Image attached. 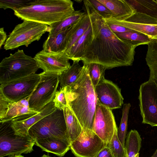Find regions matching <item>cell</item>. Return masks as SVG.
Listing matches in <instances>:
<instances>
[{
    "instance_id": "cell-1",
    "label": "cell",
    "mask_w": 157,
    "mask_h": 157,
    "mask_svg": "<svg viewBox=\"0 0 157 157\" xmlns=\"http://www.w3.org/2000/svg\"><path fill=\"white\" fill-rule=\"evenodd\" d=\"M88 15L92 33L91 41L85 49L81 60L83 64L97 63L106 69L132 66L136 47L119 38L93 7L89 0L83 1Z\"/></svg>"
},
{
    "instance_id": "cell-2",
    "label": "cell",
    "mask_w": 157,
    "mask_h": 157,
    "mask_svg": "<svg viewBox=\"0 0 157 157\" xmlns=\"http://www.w3.org/2000/svg\"><path fill=\"white\" fill-rule=\"evenodd\" d=\"M66 97L68 106L82 128L92 130L98 101L87 64H83L76 81L66 87Z\"/></svg>"
},
{
    "instance_id": "cell-3",
    "label": "cell",
    "mask_w": 157,
    "mask_h": 157,
    "mask_svg": "<svg viewBox=\"0 0 157 157\" xmlns=\"http://www.w3.org/2000/svg\"><path fill=\"white\" fill-rule=\"evenodd\" d=\"M71 0H35L31 5L14 11L21 20L51 26L70 15L75 11Z\"/></svg>"
},
{
    "instance_id": "cell-4",
    "label": "cell",
    "mask_w": 157,
    "mask_h": 157,
    "mask_svg": "<svg viewBox=\"0 0 157 157\" xmlns=\"http://www.w3.org/2000/svg\"><path fill=\"white\" fill-rule=\"evenodd\" d=\"M39 69L34 58L25 54L23 50H18L1 62L0 85L35 74Z\"/></svg>"
},
{
    "instance_id": "cell-5",
    "label": "cell",
    "mask_w": 157,
    "mask_h": 157,
    "mask_svg": "<svg viewBox=\"0 0 157 157\" xmlns=\"http://www.w3.org/2000/svg\"><path fill=\"white\" fill-rule=\"evenodd\" d=\"M29 135L35 140L54 137L71 144L63 110L57 108L32 126L29 130Z\"/></svg>"
},
{
    "instance_id": "cell-6",
    "label": "cell",
    "mask_w": 157,
    "mask_h": 157,
    "mask_svg": "<svg viewBox=\"0 0 157 157\" xmlns=\"http://www.w3.org/2000/svg\"><path fill=\"white\" fill-rule=\"evenodd\" d=\"M35 142V140L29 135L16 134L11 121L0 122V157L31 153Z\"/></svg>"
},
{
    "instance_id": "cell-7",
    "label": "cell",
    "mask_w": 157,
    "mask_h": 157,
    "mask_svg": "<svg viewBox=\"0 0 157 157\" xmlns=\"http://www.w3.org/2000/svg\"><path fill=\"white\" fill-rule=\"evenodd\" d=\"M48 25L38 22L24 20L15 26L9 35L4 46L6 50L13 49L21 46H28L38 41L46 32Z\"/></svg>"
},
{
    "instance_id": "cell-8",
    "label": "cell",
    "mask_w": 157,
    "mask_h": 157,
    "mask_svg": "<svg viewBox=\"0 0 157 157\" xmlns=\"http://www.w3.org/2000/svg\"><path fill=\"white\" fill-rule=\"evenodd\" d=\"M40 74V80L29 100L30 108L38 112L53 101L59 82V76L57 74L43 72Z\"/></svg>"
},
{
    "instance_id": "cell-9",
    "label": "cell",
    "mask_w": 157,
    "mask_h": 157,
    "mask_svg": "<svg viewBox=\"0 0 157 157\" xmlns=\"http://www.w3.org/2000/svg\"><path fill=\"white\" fill-rule=\"evenodd\" d=\"M41 79L34 74L0 86V96L9 102H16L31 95Z\"/></svg>"
},
{
    "instance_id": "cell-10",
    "label": "cell",
    "mask_w": 157,
    "mask_h": 157,
    "mask_svg": "<svg viewBox=\"0 0 157 157\" xmlns=\"http://www.w3.org/2000/svg\"><path fill=\"white\" fill-rule=\"evenodd\" d=\"M142 123L157 127V87L148 80L140 86L138 97Z\"/></svg>"
},
{
    "instance_id": "cell-11",
    "label": "cell",
    "mask_w": 157,
    "mask_h": 157,
    "mask_svg": "<svg viewBox=\"0 0 157 157\" xmlns=\"http://www.w3.org/2000/svg\"><path fill=\"white\" fill-rule=\"evenodd\" d=\"M108 144L92 130L83 128L79 136L70 144V149L76 157H95Z\"/></svg>"
},
{
    "instance_id": "cell-12",
    "label": "cell",
    "mask_w": 157,
    "mask_h": 157,
    "mask_svg": "<svg viewBox=\"0 0 157 157\" xmlns=\"http://www.w3.org/2000/svg\"><path fill=\"white\" fill-rule=\"evenodd\" d=\"M117 128L112 110L97 102L93 125V131L108 144Z\"/></svg>"
},
{
    "instance_id": "cell-13",
    "label": "cell",
    "mask_w": 157,
    "mask_h": 157,
    "mask_svg": "<svg viewBox=\"0 0 157 157\" xmlns=\"http://www.w3.org/2000/svg\"><path fill=\"white\" fill-rule=\"evenodd\" d=\"M39 68L43 72L53 73L59 76L71 66L65 51L49 52L43 50L34 56Z\"/></svg>"
},
{
    "instance_id": "cell-14",
    "label": "cell",
    "mask_w": 157,
    "mask_h": 157,
    "mask_svg": "<svg viewBox=\"0 0 157 157\" xmlns=\"http://www.w3.org/2000/svg\"><path fill=\"white\" fill-rule=\"evenodd\" d=\"M98 102L111 110L121 107L124 98L121 89L112 81L102 79L94 87Z\"/></svg>"
},
{
    "instance_id": "cell-15",
    "label": "cell",
    "mask_w": 157,
    "mask_h": 157,
    "mask_svg": "<svg viewBox=\"0 0 157 157\" xmlns=\"http://www.w3.org/2000/svg\"><path fill=\"white\" fill-rule=\"evenodd\" d=\"M56 108L52 101L46 105L39 113L24 114L11 120V125L16 134L22 136L29 135L30 128Z\"/></svg>"
},
{
    "instance_id": "cell-16",
    "label": "cell",
    "mask_w": 157,
    "mask_h": 157,
    "mask_svg": "<svg viewBox=\"0 0 157 157\" xmlns=\"http://www.w3.org/2000/svg\"><path fill=\"white\" fill-rule=\"evenodd\" d=\"M30 96L16 102H8L0 96V122L11 121L24 114L39 113L40 112L30 108L29 100Z\"/></svg>"
},
{
    "instance_id": "cell-17",
    "label": "cell",
    "mask_w": 157,
    "mask_h": 157,
    "mask_svg": "<svg viewBox=\"0 0 157 157\" xmlns=\"http://www.w3.org/2000/svg\"><path fill=\"white\" fill-rule=\"evenodd\" d=\"M35 145L43 151L62 157L70 149V144L61 139L50 137L35 140Z\"/></svg>"
},
{
    "instance_id": "cell-18",
    "label": "cell",
    "mask_w": 157,
    "mask_h": 157,
    "mask_svg": "<svg viewBox=\"0 0 157 157\" xmlns=\"http://www.w3.org/2000/svg\"><path fill=\"white\" fill-rule=\"evenodd\" d=\"M112 13L113 18L125 20L134 13V11L125 0H98Z\"/></svg>"
},
{
    "instance_id": "cell-19",
    "label": "cell",
    "mask_w": 157,
    "mask_h": 157,
    "mask_svg": "<svg viewBox=\"0 0 157 157\" xmlns=\"http://www.w3.org/2000/svg\"><path fill=\"white\" fill-rule=\"evenodd\" d=\"M92 33L91 25L84 34L67 51H65L69 59L80 61L86 47L91 41Z\"/></svg>"
},
{
    "instance_id": "cell-20",
    "label": "cell",
    "mask_w": 157,
    "mask_h": 157,
    "mask_svg": "<svg viewBox=\"0 0 157 157\" xmlns=\"http://www.w3.org/2000/svg\"><path fill=\"white\" fill-rule=\"evenodd\" d=\"M69 28L54 35H48L43 44V50L49 52L65 51L67 45V36Z\"/></svg>"
},
{
    "instance_id": "cell-21",
    "label": "cell",
    "mask_w": 157,
    "mask_h": 157,
    "mask_svg": "<svg viewBox=\"0 0 157 157\" xmlns=\"http://www.w3.org/2000/svg\"><path fill=\"white\" fill-rule=\"evenodd\" d=\"M90 25L89 16L86 13L81 19L70 27L67 36V45L65 51L69 49L84 34Z\"/></svg>"
},
{
    "instance_id": "cell-22",
    "label": "cell",
    "mask_w": 157,
    "mask_h": 157,
    "mask_svg": "<svg viewBox=\"0 0 157 157\" xmlns=\"http://www.w3.org/2000/svg\"><path fill=\"white\" fill-rule=\"evenodd\" d=\"M105 19L107 23L122 26L144 34L151 39L157 38V25L133 23L124 20H117L112 18Z\"/></svg>"
},
{
    "instance_id": "cell-23",
    "label": "cell",
    "mask_w": 157,
    "mask_h": 157,
    "mask_svg": "<svg viewBox=\"0 0 157 157\" xmlns=\"http://www.w3.org/2000/svg\"><path fill=\"white\" fill-rule=\"evenodd\" d=\"M134 13L157 19V0H125Z\"/></svg>"
},
{
    "instance_id": "cell-24",
    "label": "cell",
    "mask_w": 157,
    "mask_h": 157,
    "mask_svg": "<svg viewBox=\"0 0 157 157\" xmlns=\"http://www.w3.org/2000/svg\"><path fill=\"white\" fill-rule=\"evenodd\" d=\"M147 45L145 59L150 70L148 80L153 82L157 87V38L151 39Z\"/></svg>"
},
{
    "instance_id": "cell-25",
    "label": "cell",
    "mask_w": 157,
    "mask_h": 157,
    "mask_svg": "<svg viewBox=\"0 0 157 157\" xmlns=\"http://www.w3.org/2000/svg\"><path fill=\"white\" fill-rule=\"evenodd\" d=\"M63 110L71 144L79 136L83 128L68 105Z\"/></svg>"
},
{
    "instance_id": "cell-26",
    "label": "cell",
    "mask_w": 157,
    "mask_h": 157,
    "mask_svg": "<svg viewBox=\"0 0 157 157\" xmlns=\"http://www.w3.org/2000/svg\"><path fill=\"white\" fill-rule=\"evenodd\" d=\"M86 13L80 10H75L69 16L62 21L48 26V35H53L68 28L81 19Z\"/></svg>"
},
{
    "instance_id": "cell-27",
    "label": "cell",
    "mask_w": 157,
    "mask_h": 157,
    "mask_svg": "<svg viewBox=\"0 0 157 157\" xmlns=\"http://www.w3.org/2000/svg\"><path fill=\"white\" fill-rule=\"evenodd\" d=\"M79 61H73V64L59 76V82L61 87L70 86L73 84L78 78L82 68Z\"/></svg>"
},
{
    "instance_id": "cell-28",
    "label": "cell",
    "mask_w": 157,
    "mask_h": 157,
    "mask_svg": "<svg viewBox=\"0 0 157 157\" xmlns=\"http://www.w3.org/2000/svg\"><path fill=\"white\" fill-rule=\"evenodd\" d=\"M142 139L138 132L131 130L127 136L125 148L127 157H135L139 153L141 146Z\"/></svg>"
},
{
    "instance_id": "cell-29",
    "label": "cell",
    "mask_w": 157,
    "mask_h": 157,
    "mask_svg": "<svg viewBox=\"0 0 157 157\" xmlns=\"http://www.w3.org/2000/svg\"><path fill=\"white\" fill-rule=\"evenodd\" d=\"M115 33L120 38L136 47L141 45H148L151 39L148 36L136 31Z\"/></svg>"
},
{
    "instance_id": "cell-30",
    "label": "cell",
    "mask_w": 157,
    "mask_h": 157,
    "mask_svg": "<svg viewBox=\"0 0 157 157\" xmlns=\"http://www.w3.org/2000/svg\"><path fill=\"white\" fill-rule=\"evenodd\" d=\"M130 107L131 105L129 103L123 105L121 122L119 127L117 129L118 138L124 147L128 128V115Z\"/></svg>"
},
{
    "instance_id": "cell-31",
    "label": "cell",
    "mask_w": 157,
    "mask_h": 157,
    "mask_svg": "<svg viewBox=\"0 0 157 157\" xmlns=\"http://www.w3.org/2000/svg\"><path fill=\"white\" fill-rule=\"evenodd\" d=\"M87 64L89 75L94 87L102 79L105 78V73L106 68L103 65L97 63Z\"/></svg>"
},
{
    "instance_id": "cell-32",
    "label": "cell",
    "mask_w": 157,
    "mask_h": 157,
    "mask_svg": "<svg viewBox=\"0 0 157 157\" xmlns=\"http://www.w3.org/2000/svg\"><path fill=\"white\" fill-rule=\"evenodd\" d=\"M117 129L115 130L112 139L108 144V147L113 157H127L125 147L123 146L118 138Z\"/></svg>"
},
{
    "instance_id": "cell-33",
    "label": "cell",
    "mask_w": 157,
    "mask_h": 157,
    "mask_svg": "<svg viewBox=\"0 0 157 157\" xmlns=\"http://www.w3.org/2000/svg\"><path fill=\"white\" fill-rule=\"evenodd\" d=\"M35 0H0V8L10 9L14 11L32 5Z\"/></svg>"
},
{
    "instance_id": "cell-34",
    "label": "cell",
    "mask_w": 157,
    "mask_h": 157,
    "mask_svg": "<svg viewBox=\"0 0 157 157\" xmlns=\"http://www.w3.org/2000/svg\"><path fill=\"white\" fill-rule=\"evenodd\" d=\"M123 20L136 23L157 25V19L146 15L136 13L127 19Z\"/></svg>"
},
{
    "instance_id": "cell-35",
    "label": "cell",
    "mask_w": 157,
    "mask_h": 157,
    "mask_svg": "<svg viewBox=\"0 0 157 157\" xmlns=\"http://www.w3.org/2000/svg\"><path fill=\"white\" fill-rule=\"evenodd\" d=\"M55 107L58 109L63 110L67 106L66 97V87H61L59 90L56 91L53 101Z\"/></svg>"
},
{
    "instance_id": "cell-36",
    "label": "cell",
    "mask_w": 157,
    "mask_h": 157,
    "mask_svg": "<svg viewBox=\"0 0 157 157\" xmlns=\"http://www.w3.org/2000/svg\"><path fill=\"white\" fill-rule=\"evenodd\" d=\"M93 7L104 19L113 17V14L110 11L98 0H89Z\"/></svg>"
},
{
    "instance_id": "cell-37",
    "label": "cell",
    "mask_w": 157,
    "mask_h": 157,
    "mask_svg": "<svg viewBox=\"0 0 157 157\" xmlns=\"http://www.w3.org/2000/svg\"><path fill=\"white\" fill-rule=\"evenodd\" d=\"M107 23L110 29L114 33H123L129 31H135L119 25L107 22Z\"/></svg>"
},
{
    "instance_id": "cell-38",
    "label": "cell",
    "mask_w": 157,
    "mask_h": 157,
    "mask_svg": "<svg viewBox=\"0 0 157 157\" xmlns=\"http://www.w3.org/2000/svg\"><path fill=\"white\" fill-rule=\"evenodd\" d=\"M95 157H113V156L107 145L100 151Z\"/></svg>"
},
{
    "instance_id": "cell-39",
    "label": "cell",
    "mask_w": 157,
    "mask_h": 157,
    "mask_svg": "<svg viewBox=\"0 0 157 157\" xmlns=\"http://www.w3.org/2000/svg\"><path fill=\"white\" fill-rule=\"evenodd\" d=\"M7 35L6 32L4 31V28H1L0 29V48L5 44L6 40Z\"/></svg>"
},
{
    "instance_id": "cell-40",
    "label": "cell",
    "mask_w": 157,
    "mask_h": 157,
    "mask_svg": "<svg viewBox=\"0 0 157 157\" xmlns=\"http://www.w3.org/2000/svg\"><path fill=\"white\" fill-rule=\"evenodd\" d=\"M151 157H157V149Z\"/></svg>"
},
{
    "instance_id": "cell-41",
    "label": "cell",
    "mask_w": 157,
    "mask_h": 157,
    "mask_svg": "<svg viewBox=\"0 0 157 157\" xmlns=\"http://www.w3.org/2000/svg\"><path fill=\"white\" fill-rule=\"evenodd\" d=\"M8 157H24V156L21 155H14L11 156H8Z\"/></svg>"
},
{
    "instance_id": "cell-42",
    "label": "cell",
    "mask_w": 157,
    "mask_h": 157,
    "mask_svg": "<svg viewBox=\"0 0 157 157\" xmlns=\"http://www.w3.org/2000/svg\"><path fill=\"white\" fill-rule=\"evenodd\" d=\"M40 157H51L49 156L48 155H46L45 154H44L43 155V156H41Z\"/></svg>"
},
{
    "instance_id": "cell-43",
    "label": "cell",
    "mask_w": 157,
    "mask_h": 157,
    "mask_svg": "<svg viewBox=\"0 0 157 157\" xmlns=\"http://www.w3.org/2000/svg\"><path fill=\"white\" fill-rule=\"evenodd\" d=\"M75 1L78 2H82V0H75Z\"/></svg>"
},
{
    "instance_id": "cell-44",
    "label": "cell",
    "mask_w": 157,
    "mask_h": 157,
    "mask_svg": "<svg viewBox=\"0 0 157 157\" xmlns=\"http://www.w3.org/2000/svg\"><path fill=\"white\" fill-rule=\"evenodd\" d=\"M139 153L135 157H139Z\"/></svg>"
}]
</instances>
